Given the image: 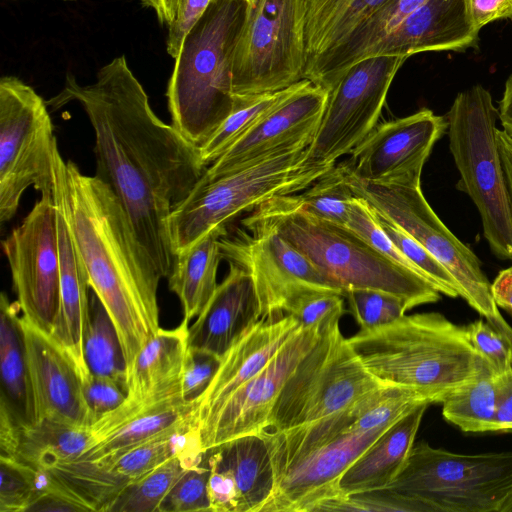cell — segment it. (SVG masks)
Masks as SVG:
<instances>
[{"instance_id":"cell-53","label":"cell","mask_w":512,"mask_h":512,"mask_svg":"<svg viewBox=\"0 0 512 512\" xmlns=\"http://www.w3.org/2000/svg\"><path fill=\"white\" fill-rule=\"evenodd\" d=\"M497 142L512 203V137L503 129L497 130Z\"/></svg>"},{"instance_id":"cell-31","label":"cell","mask_w":512,"mask_h":512,"mask_svg":"<svg viewBox=\"0 0 512 512\" xmlns=\"http://www.w3.org/2000/svg\"><path fill=\"white\" fill-rule=\"evenodd\" d=\"M387 0H301L305 68L341 44Z\"/></svg>"},{"instance_id":"cell-4","label":"cell","mask_w":512,"mask_h":512,"mask_svg":"<svg viewBox=\"0 0 512 512\" xmlns=\"http://www.w3.org/2000/svg\"><path fill=\"white\" fill-rule=\"evenodd\" d=\"M276 230L344 290L372 289L402 299L408 309L435 303L441 293L423 276L379 252L344 225L302 209L296 194L261 203L242 224Z\"/></svg>"},{"instance_id":"cell-56","label":"cell","mask_w":512,"mask_h":512,"mask_svg":"<svg viewBox=\"0 0 512 512\" xmlns=\"http://www.w3.org/2000/svg\"><path fill=\"white\" fill-rule=\"evenodd\" d=\"M498 512H512V489L501 503Z\"/></svg>"},{"instance_id":"cell-49","label":"cell","mask_w":512,"mask_h":512,"mask_svg":"<svg viewBox=\"0 0 512 512\" xmlns=\"http://www.w3.org/2000/svg\"><path fill=\"white\" fill-rule=\"evenodd\" d=\"M212 0H179L175 17L168 26L167 52L174 59L178 56L182 43L207 10Z\"/></svg>"},{"instance_id":"cell-16","label":"cell","mask_w":512,"mask_h":512,"mask_svg":"<svg viewBox=\"0 0 512 512\" xmlns=\"http://www.w3.org/2000/svg\"><path fill=\"white\" fill-rule=\"evenodd\" d=\"M446 130V119L426 108L377 124L350 153L348 170L369 183L421 182L424 164Z\"/></svg>"},{"instance_id":"cell-13","label":"cell","mask_w":512,"mask_h":512,"mask_svg":"<svg viewBox=\"0 0 512 512\" xmlns=\"http://www.w3.org/2000/svg\"><path fill=\"white\" fill-rule=\"evenodd\" d=\"M407 57L376 55L349 66L329 90L307 166H334L377 125L388 90Z\"/></svg>"},{"instance_id":"cell-11","label":"cell","mask_w":512,"mask_h":512,"mask_svg":"<svg viewBox=\"0 0 512 512\" xmlns=\"http://www.w3.org/2000/svg\"><path fill=\"white\" fill-rule=\"evenodd\" d=\"M47 103L13 76L0 81V222L17 213L24 192L33 187L53 195L57 140Z\"/></svg>"},{"instance_id":"cell-1","label":"cell","mask_w":512,"mask_h":512,"mask_svg":"<svg viewBox=\"0 0 512 512\" xmlns=\"http://www.w3.org/2000/svg\"><path fill=\"white\" fill-rule=\"evenodd\" d=\"M77 102L95 136L96 176L122 203L162 278L172 262L168 218L204 174L197 147L152 110L124 55L80 85L68 74L63 89L47 101L58 109Z\"/></svg>"},{"instance_id":"cell-45","label":"cell","mask_w":512,"mask_h":512,"mask_svg":"<svg viewBox=\"0 0 512 512\" xmlns=\"http://www.w3.org/2000/svg\"><path fill=\"white\" fill-rule=\"evenodd\" d=\"M346 226L379 252L418 273L410 261L393 244L379 223L377 214L363 198L356 196L353 199Z\"/></svg>"},{"instance_id":"cell-47","label":"cell","mask_w":512,"mask_h":512,"mask_svg":"<svg viewBox=\"0 0 512 512\" xmlns=\"http://www.w3.org/2000/svg\"><path fill=\"white\" fill-rule=\"evenodd\" d=\"M81 382L92 425L119 407L127 398V391L110 378L89 373Z\"/></svg>"},{"instance_id":"cell-46","label":"cell","mask_w":512,"mask_h":512,"mask_svg":"<svg viewBox=\"0 0 512 512\" xmlns=\"http://www.w3.org/2000/svg\"><path fill=\"white\" fill-rule=\"evenodd\" d=\"M466 328L472 345L488 362L494 374L512 367V343L503 334L483 318L469 323Z\"/></svg>"},{"instance_id":"cell-26","label":"cell","mask_w":512,"mask_h":512,"mask_svg":"<svg viewBox=\"0 0 512 512\" xmlns=\"http://www.w3.org/2000/svg\"><path fill=\"white\" fill-rule=\"evenodd\" d=\"M57 224L60 308L50 336L69 354L83 378L90 373L83 353V336L89 309V279L58 207Z\"/></svg>"},{"instance_id":"cell-19","label":"cell","mask_w":512,"mask_h":512,"mask_svg":"<svg viewBox=\"0 0 512 512\" xmlns=\"http://www.w3.org/2000/svg\"><path fill=\"white\" fill-rule=\"evenodd\" d=\"M194 404L181 384L140 401L126 400L90 427L91 443L75 460L102 463L152 439L193 429Z\"/></svg>"},{"instance_id":"cell-20","label":"cell","mask_w":512,"mask_h":512,"mask_svg":"<svg viewBox=\"0 0 512 512\" xmlns=\"http://www.w3.org/2000/svg\"><path fill=\"white\" fill-rule=\"evenodd\" d=\"M390 426L345 433L294 461L276 478L261 512H313L323 501L342 497L343 473Z\"/></svg>"},{"instance_id":"cell-15","label":"cell","mask_w":512,"mask_h":512,"mask_svg":"<svg viewBox=\"0 0 512 512\" xmlns=\"http://www.w3.org/2000/svg\"><path fill=\"white\" fill-rule=\"evenodd\" d=\"M2 249L22 316L50 335L60 308L57 207L53 195H41L2 241Z\"/></svg>"},{"instance_id":"cell-39","label":"cell","mask_w":512,"mask_h":512,"mask_svg":"<svg viewBox=\"0 0 512 512\" xmlns=\"http://www.w3.org/2000/svg\"><path fill=\"white\" fill-rule=\"evenodd\" d=\"M0 512L30 511L48 492L44 471L0 457Z\"/></svg>"},{"instance_id":"cell-55","label":"cell","mask_w":512,"mask_h":512,"mask_svg":"<svg viewBox=\"0 0 512 512\" xmlns=\"http://www.w3.org/2000/svg\"><path fill=\"white\" fill-rule=\"evenodd\" d=\"M179 0H141V2L155 10L157 17L161 23L168 26L172 23Z\"/></svg>"},{"instance_id":"cell-18","label":"cell","mask_w":512,"mask_h":512,"mask_svg":"<svg viewBox=\"0 0 512 512\" xmlns=\"http://www.w3.org/2000/svg\"><path fill=\"white\" fill-rule=\"evenodd\" d=\"M328 95L327 89L308 80L210 164L200 180L216 179L276 152L309 147L322 121Z\"/></svg>"},{"instance_id":"cell-8","label":"cell","mask_w":512,"mask_h":512,"mask_svg":"<svg viewBox=\"0 0 512 512\" xmlns=\"http://www.w3.org/2000/svg\"><path fill=\"white\" fill-rule=\"evenodd\" d=\"M347 178L357 197L366 200L378 215L396 224L442 263L457 282L460 297L512 343V326L493 300L491 283L480 259L438 217L424 197L421 182L369 183L353 176L348 167Z\"/></svg>"},{"instance_id":"cell-29","label":"cell","mask_w":512,"mask_h":512,"mask_svg":"<svg viewBox=\"0 0 512 512\" xmlns=\"http://www.w3.org/2000/svg\"><path fill=\"white\" fill-rule=\"evenodd\" d=\"M188 321L162 329L142 347L127 374V399L140 401L181 384L188 350Z\"/></svg>"},{"instance_id":"cell-30","label":"cell","mask_w":512,"mask_h":512,"mask_svg":"<svg viewBox=\"0 0 512 512\" xmlns=\"http://www.w3.org/2000/svg\"><path fill=\"white\" fill-rule=\"evenodd\" d=\"M226 227L212 230L192 246L173 256L167 276L169 289L177 295L185 320L197 317L213 296L222 260L219 238Z\"/></svg>"},{"instance_id":"cell-25","label":"cell","mask_w":512,"mask_h":512,"mask_svg":"<svg viewBox=\"0 0 512 512\" xmlns=\"http://www.w3.org/2000/svg\"><path fill=\"white\" fill-rule=\"evenodd\" d=\"M90 428L49 419L17 425L0 408V457L46 471L77 459L91 443Z\"/></svg>"},{"instance_id":"cell-36","label":"cell","mask_w":512,"mask_h":512,"mask_svg":"<svg viewBox=\"0 0 512 512\" xmlns=\"http://www.w3.org/2000/svg\"><path fill=\"white\" fill-rule=\"evenodd\" d=\"M432 393L398 385H382L353 405L355 415L349 433L390 426L423 404L441 403Z\"/></svg>"},{"instance_id":"cell-52","label":"cell","mask_w":512,"mask_h":512,"mask_svg":"<svg viewBox=\"0 0 512 512\" xmlns=\"http://www.w3.org/2000/svg\"><path fill=\"white\" fill-rule=\"evenodd\" d=\"M490 289L498 308L512 314V265L498 273Z\"/></svg>"},{"instance_id":"cell-33","label":"cell","mask_w":512,"mask_h":512,"mask_svg":"<svg viewBox=\"0 0 512 512\" xmlns=\"http://www.w3.org/2000/svg\"><path fill=\"white\" fill-rule=\"evenodd\" d=\"M83 353L90 373L110 378L127 391V365L118 332L108 311L91 287Z\"/></svg>"},{"instance_id":"cell-42","label":"cell","mask_w":512,"mask_h":512,"mask_svg":"<svg viewBox=\"0 0 512 512\" xmlns=\"http://www.w3.org/2000/svg\"><path fill=\"white\" fill-rule=\"evenodd\" d=\"M343 297L361 330L389 324L409 310L399 297L378 290L347 289L343 291Z\"/></svg>"},{"instance_id":"cell-10","label":"cell","mask_w":512,"mask_h":512,"mask_svg":"<svg viewBox=\"0 0 512 512\" xmlns=\"http://www.w3.org/2000/svg\"><path fill=\"white\" fill-rule=\"evenodd\" d=\"M344 338L339 324L323 332L284 383L264 431L317 421L381 387Z\"/></svg>"},{"instance_id":"cell-7","label":"cell","mask_w":512,"mask_h":512,"mask_svg":"<svg viewBox=\"0 0 512 512\" xmlns=\"http://www.w3.org/2000/svg\"><path fill=\"white\" fill-rule=\"evenodd\" d=\"M498 109L490 92L475 85L460 92L446 116L449 149L466 193L480 215L494 256L512 260V203L497 142Z\"/></svg>"},{"instance_id":"cell-22","label":"cell","mask_w":512,"mask_h":512,"mask_svg":"<svg viewBox=\"0 0 512 512\" xmlns=\"http://www.w3.org/2000/svg\"><path fill=\"white\" fill-rule=\"evenodd\" d=\"M36 421L49 419L90 428L80 373L69 354L22 316Z\"/></svg>"},{"instance_id":"cell-24","label":"cell","mask_w":512,"mask_h":512,"mask_svg":"<svg viewBox=\"0 0 512 512\" xmlns=\"http://www.w3.org/2000/svg\"><path fill=\"white\" fill-rule=\"evenodd\" d=\"M261 320L260 303L250 275L229 263V272L189 327L188 348L221 359Z\"/></svg>"},{"instance_id":"cell-50","label":"cell","mask_w":512,"mask_h":512,"mask_svg":"<svg viewBox=\"0 0 512 512\" xmlns=\"http://www.w3.org/2000/svg\"><path fill=\"white\" fill-rule=\"evenodd\" d=\"M469 12L477 30L488 23L512 18V0H469Z\"/></svg>"},{"instance_id":"cell-3","label":"cell","mask_w":512,"mask_h":512,"mask_svg":"<svg viewBox=\"0 0 512 512\" xmlns=\"http://www.w3.org/2000/svg\"><path fill=\"white\" fill-rule=\"evenodd\" d=\"M348 342L382 385L416 388L442 400L451 391L493 373L472 345L466 326L437 312L403 315L377 328L360 329Z\"/></svg>"},{"instance_id":"cell-12","label":"cell","mask_w":512,"mask_h":512,"mask_svg":"<svg viewBox=\"0 0 512 512\" xmlns=\"http://www.w3.org/2000/svg\"><path fill=\"white\" fill-rule=\"evenodd\" d=\"M301 0L248 3L234 53L233 93L275 92L304 79Z\"/></svg>"},{"instance_id":"cell-54","label":"cell","mask_w":512,"mask_h":512,"mask_svg":"<svg viewBox=\"0 0 512 512\" xmlns=\"http://www.w3.org/2000/svg\"><path fill=\"white\" fill-rule=\"evenodd\" d=\"M498 118L503 130L512 137V74L505 83L504 92L499 101Z\"/></svg>"},{"instance_id":"cell-44","label":"cell","mask_w":512,"mask_h":512,"mask_svg":"<svg viewBox=\"0 0 512 512\" xmlns=\"http://www.w3.org/2000/svg\"><path fill=\"white\" fill-rule=\"evenodd\" d=\"M210 470L204 457L190 466L177 480L160 504L158 512L209 511Z\"/></svg>"},{"instance_id":"cell-38","label":"cell","mask_w":512,"mask_h":512,"mask_svg":"<svg viewBox=\"0 0 512 512\" xmlns=\"http://www.w3.org/2000/svg\"><path fill=\"white\" fill-rule=\"evenodd\" d=\"M194 434V430L191 429L184 433L158 437L126 451L113 460L95 464L127 486L169 459Z\"/></svg>"},{"instance_id":"cell-32","label":"cell","mask_w":512,"mask_h":512,"mask_svg":"<svg viewBox=\"0 0 512 512\" xmlns=\"http://www.w3.org/2000/svg\"><path fill=\"white\" fill-rule=\"evenodd\" d=\"M203 457L204 452L194 434L169 459L129 483L111 504L108 512H158L161 502L181 475Z\"/></svg>"},{"instance_id":"cell-17","label":"cell","mask_w":512,"mask_h":512,"mask_svg":"<svg viewBox=\"0 0 512 512\" xmlns=\"http://www.w3.org/2000/svg\"><path fill=\"white\" fill-rule=\"evenodd\" d=\"M320 335L314 328L300 327L260 372L237 389L196 431L202 452L262 433L284 383Z\"/></svg>"},{"instance_id":"cell-34","label":"cell","mask_w":512,"mask_h":512,"mask_svg":"<svg viewBox=\"0 0 512 512\" xmlns=\"http://www.w3.org/2000/svg\"><path fill=\"white\" fill-rule=\"evenodd\" d=\"M308 79H303L283 90L235 96V106L210 138L198 148L200 158L207 167L221 157L235 142L245 135L268 113L301 89Z\"/></svg>"},{"instance_id":"cell-14","label":"cell","mask_w":512,"mask_h":512,"mask_svg":"<svg viewBox=\"0 0 512 512\" xmlns=\"http://www.w3.org/2000/svg\"><path fill=\"white\" fill-rule=\"evenodd\" d=\"M219 238L222 259L243 268L252 278L260 303L261 320L285 315L286 304L311 290L343 295L340 285L321 271L273 228L243 224Z\"/></svg>"},{"instance_id":"cell-5","label":"cell","mask_w":512,"mask_h":512,"mask_svg":"<svg viewBox=\"0 0 512 512\" xmlns=\"http://www.w3.org/2000/svg\"><path fill=\"white\" fill-rule=\"evenodd\" d=\"M247 8V0H212L175 58L166 93L171 124L197 148L234 109V53Z\"/></svg>"},{"instance_id":"cell-40","label":"cell","mask_w":512,"mask_h":512,"mask_svg":"<svg viewBox=\"0 0 512 512\" xmlns=\"http://www.w3.org/2000/svg\"><path fill=\"white\" fill-rule=\"evenodd\" d=\"M377 217L393 244L410 261L420 275L427 279L441 294L451 298L460 297L457 282L442 263L396 224L378 214Z\"/></svg>"},{"instance_id":"cell-28","label":"cell","mask_w":512,"mask_h":512,"mask_svg":"<svg viewBox=\"0 0 512 512\" xmlns=\"http://www.w3.org/2000/svg\"><path fill=\"white\" fill-rule=\"evenodd\" d=\"M0 407L17 425L36 422L33 391L27 362L22 314L17 301L0 298Z\"/></svg>"},{"instance_id":"cell-2","label":"cell","mask_w":512,"mask_h":512,"mask_svg":"<svg viewBox=\"0 0 512 512\" xmlns=\"http://www.w3.org/2000/svg\"><path fill=\"white\" fill-rule=\"evenodd\" d=\"M53 197L89 285L116 327L128 374L139 351L160 329L157 291L162 276L111 187L65 161L58 146Z\"/></svg>"},{"instance_id":"cell-21","label":"cell","mask_w":512,"mask_h":512,"mask_svg":"<svg viewBox=\"0 0 512 512\" xmlns=\"http://www.w3.org/2000/svg\"><path fill=\"white\" fill-rule=\"evenodd\" d=\"M211 512H261L276 477L261 434H249L204 452Z\"/></svg>"},{"instance_id":"cell-37","label":"cell","mask_w":512,"mask_h":512,"mask_svg":"<svg viewBox=\"0 0 512 512\" xmlns=\"http://www.w3.org/2000/svg\"><path fill=\"white\" fill-rule=\"evenodd\" d=\"M355 197L345 162L335 164L308 188L296 194L302 209L320 219L344 226Z\"/></svg>"},{"instance_id":"cell-6","label":"cell","mask_w":512,"mask_h":512,"mask_svg":"<svg viewBox=\"0 0 512 512\" xmlns=\"http://www.w3.org/2000/svg\"><path fill=\"white\" fill-rule=\"evenodd\" d=\"M307 147L276 152L210 181L199 180L168 218L173 256L243 212L277 197L297 194L333 166H307Z\"/></svg>"},{"instance_id":"cell-43","label":"cell","mask_w":512,"mask_h":512,"mask_svg":"<svg viewBox=\"0 0 512 512\" xmlns=\"http://www.w3.org/2000/svg\"><path fill=\"white\" fill-rule=\"evenodd\" d=\"M316 511L433 512L422 501L388 488L329 499L317 505Z\"/></svg>"},{"instance_id":"cell-58","label":"cell","mask_w":512,"mask_h":512,"mask_svg":"<svg viewBox=\"0 0 512 512\" xmlns=\"http://www.w3.org/2000/svg\"><path fill=\"white\" fill-rule=\"evenodd\" d=\"M64 1H75V0H64Z\"/></svg>"},{"instance_id":"cell-48","label":"cell","mask_w":512,"mask_h":512,"mask_svg":"<svg viewBox=\"0 0 512 512\" xmlns=\"http://www.w3.org/2000/svg\"><path fill=\"white\" fill-rule=\"evenodd\" d=\"M219 364V358L188 348L181 375V392L187 402L194 404L204 393Z\"/></svg>"},{"instance_id":"cell-57","label":"cell","mask_w":512,"mask_h":512,"mask_svg":"<svg viewBox=\"0 0 512 512\" xmlns=\"http://www.w3.org/2000/svg\"><path fill=\"white\" fill-rule=\"evenodd\" d=\"M247 1H248V3H251L253 0H247Z\"/></svg>"},{"instance_id":"cell-23","label":"cell","mask_w":512,"mask_h":512,"mask_svg":"<svg viewBox=\"0 0 512 512\" xmlns=\"http://www.w3.org/2000/svg\"><path fill=\"white\" fill-rule=\"evenodd\" d=\"M300 328L291 315L260 320L220 359L204 393L194 403L193 429L207 421L242 385L260 372Z\"/></svg>"},{"instance_id":"cell-59","label":"cell","mask_w":512,"mask_h":512,"mask_svg":"<svg viewBox=\"0 0 512 512\" xmlns=\"http://www.w3.org/2000/svg\"><path fill=\"white\" fill-rule=\"evenodd\" d=\"M141 1V0H140Z\"/></svg>"},{"instance_id":"cell-41","label":"cell","mask_w":512,"mask_h":512,"mask_svg":"<svg viewBox=\"0 0 512 512\" xmlns=\"http://www.w3.org/2000/svg\"><path fill=\"white\" fill-rule=\"evenodd\" d=\"M343 313V295L321 290L306 291L284 308V314L294 317L300 327L314 328L320 334L339 324Z\"/></svg>"},{"instance_id":"cell-27","label":"cell","mask_w":512,"mask_h":512,"mask_svg":"<svg viewBox=\"0 0 512 512\" xmlns=\"http://www.w3.org/2000/svg\"><path fill=\"white\" fill-rule=\"evenodd\" d=\"M423 404L388 427L341 476V496L386 488L403 468L424 413Z\"/></svg>"},{"instance_id":"cell-35","label":"cell","mask_w":512,"mask_h":512,"mask_svg":"<svg viewBox=\"0 0 512 512\" xmlns=\"http://www.w3.org/2000/svg\"><path fill=\"white\" fill-rule=\"evenodd\" d=\"M498 374H487L463 385L442 400V416L466 433L494 432Z\"/></svg>"},{"instance_id":"cell-9","label":"cell","mask_w":512,"mask_h":512,"mask_svg":"<svg viewBox=\"0 0 512 512\" xmlns=\"http://www.w3.org/2000/svg\"><path fill=\"white\" fill-rule=\"evenodd\" d=\"M386 488L433 512H498L512 489V451L460 454L421 441Z\"/></svg>"},{"instance_id":"cell-51","label":"cell","mask_w":512,"mask_h":512,"mask_svg":"<svg viewBox=\"0 0 512 512\" xmlns=\"http://www.w3.org/2000/svg\"><path fill=\"white\" fill-rule=\"evenodd\" d=\"M512 431V367L498 374V401L494 432Z\"/></svg>"}]
</instances>
